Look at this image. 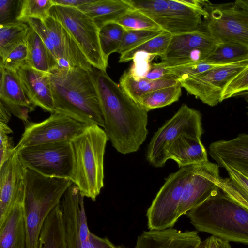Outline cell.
I'll return each instance as SVG.
<instances>
[{
  "label": "cell",
  "mask_w": 248,
  "mask_h": 248,
  "mask_svg": "<svg viewBox=\"0 0 248 248\" xmlns=\"http://www.w3.org/2000/svg\"><path fill=\"white\" fill-rule=\"evenodd\" d=\"M49 16L68 31L93 68L106 71L108 61L101 49L99 28L91 17L77 8L56 5L51 8Z\"/></svg>",
  "instance_id": "6"
},
{
  "label": "cell",
  "mask_w": 248,
  "mask_h": 248,
  "mask_svg": "<svg viewBox=\"0 0 248 248\" xmlns=\"http://www.w3.org/2000/svg\"><path fill=\"white\" fill-rule=\"evenodd\" d=\"M84 197L73 183L61 201L68 248H93L84 204Z\"/></svg>",
  "instance_id": "13"
},
{
  "label": "cell",
  "mask_w": 248,
  "mask_h": 248,
  "mask_svg": "<svg viewBox=\"0 0 248 248\" xmlns=\"http://www.w3.org/2000/svg\"><path fill=\"white\" fill-rule=\"evenodd\" d=\"M248 64V58L219 65L179 82L189 94L213 107L222 101V93L226 86Z\"/></svg>",
  "instance_id": "12"
},
{
  "label": "cell",
  "mask_w": 248,
  "mask_h": 248,
  "mask_svg": "<svg viewBox=\"0 0 248 248\" xmlns=\"http://www.w3.org/2000/svg\"><path fill=\"white\" fill-rule=\"evenodd\" d=\"M219 167L217 163L209 161L195 164L184 188L178 210L179 217L218 191L221 178Z\"/></svg>",
  "instance_id": "14"
},
{
  "label": "cell",
  "mask_w": 248,
  "mask_h": 248,
  "mask_svg": "<svg viewBox=\"0 0 248 248\" xmlns=\"http://www.w3.org/2000/svg\"><path fill=\"white\" fill-rule=\"evenodd\" d=\"M24 22L27 23L38 34L56 60L55 51L50 36L42 20L36 18H29Z\"/></svg>",
  "instance_id": "45"
},
{
  "label": "cell",
  "mask_w": 248,
  "mask_h": 248,
  "mask_svg": "<svg viewBox=\"0 0 248 248\" xmlns=\"http://www.w3.org/2000/svg\"><path fill=\"white\" fill-rule=\"evenodd\" d=\"M132 8L126 0H94L77 9L91 17L100 28L106 23L115 22Z\"/></svg>",
  "instance_id": "25"
},
{
  "label": "cell",
  "mask_w": 248,
  "mask_h": 248,
  "mask_svg": "<svg viewBox=\"0 0 248 248\" xmlns=\"http://www.w3.org/2000/svg\"><path fill=\"white\" fill-rule=\"evenodd\" d=\"M17 72L31 104L40 107L45 111L55 112L48 73L27 65L21 67Z\"/></svg>",
  "instance_id": "20"
},
{
  "label": "cell",
  "mask_w": 248,
  "mask_h": 248,
  "mask_svg": "<svg viewBox=\"0 0 248 248\" xmlns=\"http://www.w3.org/2000/svg\"><path fill=\"white\" fill-rule=\"evenodd\" d=\"M0 69V101L26 124L34 106L28 99L17 72L1 67Z\"/></svg>",
  "instance_id": "18"
},
{
  "label": "cell",
  "mask_w": 248,
  "mask_h": 248,
  "mask_svg": "<svg viewBox=\"0 0 248 248\" xmlns=\"http://www.w3.org/2000/svg\"><path fill=\"white\" fill-rule=\"evenodd\" d=\"M194 165L180 168L167 178L147 209L146 216L149 230L172 228L177 221L184 188L192 174Z\"/></svg>",
  "instance_id": "9"
},
{
  "label": "cell",
  "mask_w": 248,
  "mask_h": 248,
  "mask_svg": "<svg viewBox=\"0 0 248 248\" xmlns=\"http://www.w3.org/2000/svg\"><path fill=\"white\" fill-rule=\"evenodd\" d=\"M53 5L52 0H21L16 20L23 22L29 18L43 20L49 16V12Z\"/></svg>",
  "instance_id": "36"
},
{
  "label": "cell",
  "mask_w": 248,
  "mask_h": 248,
  "mask_svg": "<svg viewBox=\"0 0 248 248\" xmlns=\"http://www.w3.org/2000/svg\"><path fill=\"white\" fill-rule=\"evenodd\" d=\"M221 65H214L206 61H201L172 67H166L170 73L178 81L186 79L190 77L202 73Z\"/></svg>",
  "instance_id": "39"
},
{
  "label": "cell",
  "mask_w": 248,
  "mask_h": 248,
  "mask_svg": "<svg viewBox=\"0 0 248 248\" xmlns=\"http://www.w3.org/2000/svg\"><path fill=\"white\" fill-rule=\"evenodd\" d=\"M234 2L238 7L248 11V0H238Z\"/></svg>",
  "instance_id": "52"
},
{
  "label": "cell",
  "mask_w": 248,
  "mask_h": 248,
  "mask_svg": "<svg viewBox=\"0 0 248 248\" xmlns=\"http://www.w3.org/2000/svg\"><path fill=\"white\" fill-rule=\"evenodd\" d=\"M164 31L125 30L118 53L122 54L144 42L154 38Z\"/></svg>",
  "instance_id": "38"
},
{
  "label": "cell",
  "mask_w": 248,
  "mask_h": 248,
  "mask_svg": "<svg viewBox=\"0 0 248 248\" xmlns=\"http://www.w3.org/2000/svg\"><path fill=\"white\" fill-rule=\"evenodd\" d=\"M108 140L104 129L93 124L71 141L75 155L71 181L84 197L92 201L104 186V156Z\"/></svg>",
  "instance_id": "5"
},
{
  "label": "cell",
  "mask_w": 248,
  "mask_h": 248,
  "mask_svg": "<svg viewBox=\"0 0 248 248\" xmlns=\"http://www.w3.org/2000/svg\"><path fill=\"white\" fill-rule=\"evenodd\" d=\"M172 35L163 31L158 36L153 38L135 48L120 55L119 62H125L132 59L135 54L143 51L161 58L165 54L170 42Z\"/></svg>",
  "instance_id": "33"
},
{
  "label": "cell",
  "mask_w": 248,
  "mask_h": 248,
  "mask_svg": "<svg viewBox=\"0 0 248 248\" xmlns=\"http://www.w3.org/2000/svg\"><path fill=\"white\" fill-rule=\"evenodd\" d=\"M201 242L196 231L182 232L170 228L143 232L138 236L134 248H199Z\"/></svg>",
  "instance_id": "19"
},
{
  "label": "cell",
  "mask_w": 248,
  "mask_h": 248,
  "mask_svg": "<svg viewBox=\"0 0 248 248\" xmlns=\"http://www.w3.org/2000/svg\"><path fill=\"white\" fill-rule=\"evenodd\" d=\"M29 29L27 23L17 21L0 25V58L25 40Z\"/></svg>",
  "instance_id": "31"
},
{
  "label": "cell",
  "mask_w": 248,
  "mask_h": 248,
  "mask_svg": "<svg viewBox=\"0 0 248 248\" xmlns=\"http://www.w3.org/2000/svg\"><path fill=\"white\" fill-rule=\"evenodd\" d=\"M125 30L115 22L106 23L99 28V38L102 53L107 61L109 56L117 52L122 43Z\"/></svg>",
  "instance_id": "32"
},
{
  "label": "cell",
  "mask_w": 248,
  "mask_h": 248,
  "mask_svg": "<svg viewBox=\"0 0 248 248\" xmlns=\"http://www.w3.org/2000/svg\"><path fill=\"white\" fill-rule=\"evenodd\" d=\"M25 170L16 150L0 166V226L13 207L24 200Z\"/></svg>",
  "instance_id": "15"
},
{
  "label": "cell",
  "mask_w": 248,
  "mask_h": 248,
  "mask_svg": "<svg viewBox=\"0 0 248 248\" xmlns=\"http://www.w3.org/2000/svg\"><path fill=\"white\" fill-rule=\"evenodd\" d=\"M155 57L148 53L140 51L135 54L133 63L128 71L130 75L135 80L145 78L151 69V62Z\"/></svg>",
  "instance_id": "40"
},
{
  "label": "cell",
  "mask_w": 248,
  "mask_h": 248,
  "mask_svg": "<svg viewBox=\"0 0 248 248\" xmlns=\"http://www.w3.org/2000/svg\"><path fill=\"white\" fill-rule=\"evenodd\" d=\"M234 97H239L243 98L248 105L247 108H248V91L239 93L236 95ZM247 114L248 117V111L247 113Z\"/></svg>",
  "instance_id": "53"
},
{
  "label": "cell",
  "mask_w": 248,
  "mask_h": 248,
  "mask_svg": "<svg viewBox=\"0 0 248 248\" xmlns=\"http://www.w3.org/2000/svg\"><path fill=\"white\" fill-rule=\"evenodd\" d=\"M28 58V50L25 40L0 58V67L17 72L21 67L26 65Z\"/></svg>",
  "instance_id": "37"
},
{
  "label": "cell",
  "mask_w": 248,
  "mask_h": 248,
  "mask_svg": "<svg viewBox=\"0 0 248 248\" xmlns=\"http://www.w3.org/2000/svg\"><path fill=\"white\" fill-rule=\"evenodd\" d=\"M229 178L235 186L248 197V177L231 168H226Z\"/></svg>",
  "instance_id": "46"
},
{
  "label": "cell",
  "mask_w": 248,
  "mask_h": 248,
  "mask_svg": "<svg viewBox=\"0 0 248 248\" xmlns=\"http://www.w3.org/2000/svg\"><path fill=\"white\" fill-rule=\"evenodd\" d=\"M199 248H232L230 242L212 235L202 241Z\"/></svg>",
  "instance_id": "48"
},
{
  "label": "cell",
  "mask_w": 248,
  "mask_h": 248,
  "mask_svg": "<svg viewBox=\"0 0 248 248\" xmlns=\"http://www.w3.org/2000/svg\"><path fill=\"white\" fill-rule=\"evenodd\" d=\"M115 22L125 30L163 31L151 18L139 10L133 8L128 10Z\"/></svg>",
  "instance_id": "35"
},
{
  "label": "cell",
  "mask_w": 248,
  "mask_h": 248,
  "mask_svg": "<svg viewBox=\"0 0 248 248\" xmlns=\"http://www.w3.org/2000/svg\"><path fill=\"white\" fill-rule=\"evenodd\" d=\"M42 21L50 36L59 66L80 68L92 71L93 67L65 28L50 16Z\"/></svg>",
  "instance_id": "16"
},
{
  "label": "cell",
  "mask_w": 248,
  "mask_h": 248,
  "mask_svg": "<svg viewBox=\"0 0 248 248\" xmlns=\"http://www.w3.org/2000/svg\"><path fill=\"white\" fill-rule=\"evenodd\" d=\"M119 85L132 99L138 102L143 95L156 90L170 87L179 81L175 78L150 80L145 78L134 80L128 71H125L120 78Z\"/></svg>",
  "instance_id": "28"
},
{
  "label": "cell",
  "mask_w": 248,
  "mask_h": 248,
  "mask_svg": "<svg viewBox=\"0 0 248 248\" xmlns=\"http://www.w3.org/2000/svg\"><path fill=\"white\" fill-rule=\"evenodd\" d=\"M24 201L18 202L13 207L0 226V248H25Z\"/></svg>",
  "instance_id": "24"
},
{
  "label": "cell",
  "mask_w": 248,
  "mask_h": 248,
  "mask_svg": "<svg viewBox=\"0 0 248 248\" xmlns=\"http://www.w3.org/2000/svg\"><path fill=\"white\" fill-rule=\"evenodd\" d=\"M16 152L26 169L46 177L71 180L75 167L71 141L29 146Z\"/></svg>",
  "instance_id": "8"
},
{
  "label": "cell",
  "mask_w": 248,
  "mask_h": 248,
  "mask_svg": "<svg viewBox=\"0 0 248 248\" xmlns=\"http://www.w3.org/2000/svg\"><path fill=\"white\" fill-rule=\"evenodd\" d=\"M248 91V64L240 71L224 88L221 95L222 101L243 92Z\"/></svg>",
  "instance_id": "41"
},
{
  "label": "cell",
  "mask_w": 248,
  "mask_h": 248,
  "mask_svg": "<svg viewBox=\"0 0 248 248\" xmlns=\"http://www.w3.org/2000/svg\"><path fill=\"white\" fill-rule=\"evenodd\" d=\"M87 126L64 114L55 112L42 122L26 124L15 150L40 144L71 141Z\"/></svg>",
  "instance_id": "11"
},
{
  "label": "cell",
  "mask_w": 248,
  "mask_h": 248,
  "mask_svg": "<svg viewBox=\"0 0 248 248\" xmlns=\"http://www.w3.org/2000/svg\"><path fill=\"white\" fill-rule=\"evenodd\" d=\"M94 0H52L54 5L78 8V7L93 2Z\"/></svg>",
  "instance_id": "50"
},
{
  "label": "cell",
  "mask_w": 248,
  "mask_h": 248,
  "mask_svg": "<svg viewBox=\"0 0 248 248\" xmlns=\"http://www.w3.org/2000/svg\"><path fill=\"white\" fill-rule=\"evenodd\" d=\"M25 41L28 50L27 66L46 73L59 66L53 55L30 26Z\"/></svg>",
  "instance_id": "27"
},
{
  "label": "cell",
  "mask_w": 248,
  "mask_h": 248,
  "mask_svg": "<svg viewBox=\"0 0 248 248\" xmlns=\"http://www.w3.org/2000/svg\"><path fill=\"white\" fill-rule=\"evenodd\" d=\"M202 133L201 112L183 104L154 134L147 148L146 159L153 167H162L169 159L170 146L180 136L189 134L202 138Z\"/></svg>",
  "instance_id": "7"
},
{
  "label": "cell",
  "mask_w": 248,
  "mask_h": 248,
  "mask_svg": "<svg viewBox=\"0 0 248 248\" xmlns=\"http://www.w3.org/2000/svg\"><path fill=\"white\" fill-rule=\"evenodd\" d=\"M169 9L164 31L171 35L193 32L201 30L202 15L180 0H168Z\"/></svg>",
  "instance_id": "21"
},
{
  "label": "cell",
  "mask_w": 248,
  "mask_h": 248,
  "mask_svg": "<svg viewBox=\"0 0 248 248\" xmlns=\"http://www.w3.org/2000/svg\"><path fill=\"white\" fill-rule=\"evenodd\" d=\"M92 73L108 140L120 153L137 152L148 134V112L106 71L93 68Z\"/></svg>",
  "instance_id": "1"
},
{
  "label": "cell",
  "mask_w": 248,
  "mask_h": 248,
  "mask_svg": "<svg viewBox=\"0 0 248 248\" xmlns=\"http://www.w3.org/2000/svg\"><path fill=\"white\" fill-rule=\"evenodd\" d=\"M216 44L207 32L202 30L190 33L172 35L161 61L178 58L196 49L212 52Z\"/></svg>",
  "instance_id": "23"
},
{
  "label": "cell",
  "mask_w": 248,
  "mask_h": 248,
  "mask_svg": "<svg viewBox=\"0 0 248 248\" xmlns=\"http://www.w3.org/2000/svg\"><path fill=\"white\" fill-rule=\"evenodd\" d=\"M168 159L175 161L180 168L208 161L201 138L189 134L181 135L172 143Z\"/></svg>",
  "instance_id": "22"
},
{
  "label": "cell",
  "mask_w": 248,
  "mask_h": 248,
  "mask_svg": "<svg viewBox=\"0 0 248 248\" xmlns=\"http://www.w3.org/2000/svg\"><path fill=\"white\" fill-rule=\"evenodd\" d=\"M185 215L199 231L248 245V210L220 188Z\"/></svg>",
  "instance_id": "3"
},
{
  "label": "cell",
  "mask_w": 248,
  "mask_h": 248,
  "mask_svg": "<svg viewBox=\"0 0 248 248\" xmlns=\"http://www.w3.org/2000/svg\"><path fill=\"white\" fill-rule=\"evenodd\" d=\"M38 248H68L61 204L50 212L42 226Z\"/></svg>",
  "instance_id": "26"
},
{
  "label": "cell",
  "mask_w": 248,
  "mask_h": 248,
  "mask_svg": "<svg viewBox=\"0 0 248 248\" xmlns=\"http://www.w3.org/2000/svg\"><path fill=\"white\" fill-rule=\"evenodd\" d=\"M207 16L203 17L205 31L216 44L230 42L248 48V11L234 2L204 6Z\"/></svg>",
  "instance_id": "10"
},
{
  "label": "cell",
  "mask_w": 248,
  "mask_h": 248,
  "mask_svg": "<svg viewBox=\"0 0 248 248\" xmlns=\"http://www.w3.org/2000/svg\"><path fill=\"white\" fill-rule=\"evenodd\" d=\"M92 71L58 66L48 73L55 112L88 126L95 124L104 128V119Z\"/></svg>",
  "instance_id": "2"
},
{
  "label": "cell",
  "mask_w": 248,
  "mask_h": 248,
  "mask_svg": "<svg viewBox=\"0 0 248 248\" xmlns=\"http://www.w3.org/2000/svg\"><path fill=\"white\" fill-rule=\"evenodd\" d=\"M209 153L219 167L232 168L248 177V134L213 142L209 146Z\"/></svg>",
  "instance_id": "17"
},
{
  "label": "cell",
  "mask_w": 248,
  "mask_h": 248,
  "mask_svg": "<svg viewBox=\"0 0 248 248\" xmlns=\"http://www.w3.org/2000/svg\"><path fill=\"white\" fill-rule=\"evenodd\" d=\"M134 9L139 10L156 22L164 31L169 9L168 0H126Z\"/></svg>",
  "instance_id": "34"
},
{
  "label": "cell",
  "mask_w": 248,
  "mask_h": 248,
  "mask_svg": "<svg viewBox=\"0 0 248 248\" xmlns=\"http://www.w3.org/2000/svg\"><path fill=\"white\" fill-rule=\"evenodd\" d=\"M219 188L231 198L248 210V197L239 190L229 178H220Z\"/></svg>",
  "instance_id": "43"
},
{
  "label": "cell",
  "mask_w": 248,
  "mask_h": 248,
  "mask_svg": "<svg viewBox=\"0 0 248 248\" xmlns=\"http://www.w3.org/2000/svg\"><path fill=\"white\" fill-rule=\"evenodd\" d=\"M145 78L150 80H158L170 78H176L170 73L166 67L162 66L159 62L151 64V69Z\"/></svg>",
  "instance_id": "47"
},
{
  "label": "cell",
  "mask_w": 248,
  "mask_h": 248,
  "mask_svg": "<svg viewBox=\"0 0 248 248\" xmlns=\"http://www.w3.org/2000/svg\"><path fill=\"white\" fill-rule=\"evenodd\" d=\"M90 241L93 248H124L113 244L106 237H100L91 232Z\"/></svg>",
  "instance_id": "49"
},
{
  "label": "cell",
  "mask_w": 248,
  "mask_h": 248,
  "mask_svg": "<svg viewBox=\"0 0 248 248\" xmlns=\"http://www.w3.org/2000/svg\"><path fill=\"white\" fill-rule=\"evenodd\" d=\"M72 183L70 179L48 177L26 168L24 201L25 248H38L40 232L46 219L60 203Z\"/></svg>",
  "instance_id": "4"
},
{
  "label": "cell",
  "mask_w": 248,
  "mask_h": 248,
  "mask_svg": "<svg viewBox=\"0 0 248 248\" xmlns=\"http://www.w3.org/2000/svg\"><path fill=\"white\" fill-rule=\"evenodd\" d=\"M21 3V0H0V24L13 22L11 19L14 16L16 19Z\"/></svg>",
  "instance_id": "44"
},
{
  "label": "cell",
  "mask_w": 248,
  "mask_h": 248,
  "mask_svg": "<svg viewBox=\"0 0 248 248\" xmlns=\"http://www.w3.org/2000/svg\"><path fill=\"white\" fill-rule=\"evenodd\" d=\"M179 82L168 87L152 91L142 96L138 103L146 111L164 107L177 101L182 94Z\"/></svg>",
  "instance_id": "29"
},
{
  "label": "cell",
  "mask_w": 248,
  "mask_h": 248,
  "mask_svg": "<svg viewBox=\"0 0 248 248\" xmlns=\"http://www.w3.org/2000/svg\"><path fill=\"white\" fill-rule=\"evenodd\" d=\"M12 132V129L7 124L0 122V166L15 150L13 138L8 135Z\"/></svg>",
  "instance_id": "42"
},
{
  "label": "cell",
  "mask_w": 248,
  "mask_h": 248,
  "mask_svg": "<svg viewBox=\"0 0 248 248\" xmlns=\"http://www.w3.org/2000/svg\"><path fill=\"white\" fill-rule=\"evenodd\" d=\"M248 58V48L235 43L224 42L216 44L205 61L214 65H225Z\"/></svg>",
  "instance_id": "30"
},
{
  "label": "cell",
  "mask_w": 248,
  "mask_h": 248,
  "mask_svg": "<svg viewBox=\"0 0 248 248\" xmlns=\"http://www.w3.org/2000/svg\"><path fill=\"white\" fill-rule=\"evenodd\" d=\"M11 113L2 102L0 101V122L7 124L11 118Z\"/></svg>",
  "instance_id": "51"
}]
</instances>
